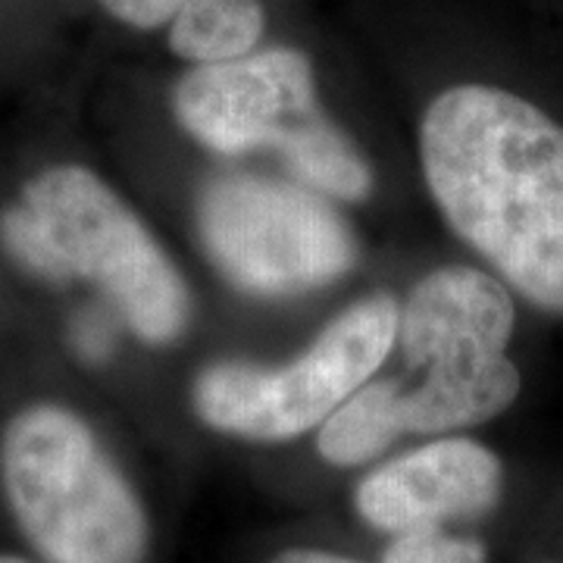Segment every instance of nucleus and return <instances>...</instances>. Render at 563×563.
<instances>
[{
	"mask_svg": "<svg viewBox=\"0 0 563 563\" xmlns=\"http://www.w3.org/2000/svg\"><path fill=\"white\" fill-rule=\"evenodd\" d=\"M420 157L442 217L532 303L563 313V125L492 85L429 103Z\"/></svg>",
	"mask_w": 563,
	"mask_h": 563,
	"instance_id": "obj_1",
	"label": "nucleus"
},
{
	"mask_svg": "<svg viewBox=\"0 0 563 563\" xmlns=\"http://www.w3.org/2000/svg\"><path fill=\"white\" fill-rule=\"evenodd\" d=\"M0 247L25 276L98 288L144 344H173L191 322V295L151 229L107 181L57 163L0 210Z\"/></svg>",
	"mask_w": 563,
	"mask_h": 563,
	"instance_id": "obj_2",
	"label": "nucleus"
},
{
	"mask_svg": "<svg viewBox=\"0 0 563 563\" xmlns=\"http://www.w3.org/2000/svg\"><path fill=\"white\" fill-rule=\"evenodd\" d=\"M10 514L47 563H141L147 520L95 429L63 404H32L0 435Z\"/></svg>",
	"mask_w": 563,
	"mask_h": 563,
	"instance_id": "obj_3",
	"label": "nucleus"
},
{
	"mask_svg": "<svg viewBox=\"0 0 563 563\" xmlns=\"http://www.w3.org/2000/svg\"><path fill=\"white\" fill-rule=\"evenodd\" d=\"M191 139L222 157L273 147L295 179L335 201H363L373 173L317 103L313 63L298 47L191 66L173 91Z\"/></svg>",
	"mask_w": 563,
	"mask_h": 563,
	"instance_id": "obj_4",
	"label": "nucleus"
},
{
	"mask_svg": "<svg viewBox=\"0 0 563 563\" xmlns=\"http://www.w3.org/2000/svg\"><path fill=\"white\" fill-rule=\"evenodd\" d=\"M398 313L401 307L391 295H369L339 313L301 357L285 366L210 363L191 388L195 410L207 426L239 439H298L373 379L398 342Z\"/></svg>",
	"mask_w": 563,
	"mask_h": 563,
	"instance_id": "obj_5",
	"label": "nucleus"
},
{
	"mask_svg": "<svg viewBox=\"0 0 563 563\" xmlns=\"http://www.w3.org/2000/svg\"><path fill=\"white\" fill-rule=\"evenodd\" d=\"M198 229L222 276L261 298L317 291L357 263L351 225L301 181L220 176L201 191Z\"/></svg>",
	"mask_w": 563,
	"mask_h": 563,
	"instance_id": "obj_6",
	"label": "nucleus"
},
{
	"mask_svg": "<svg viewBox=\"0 0 563 563\" xmlns=\"http://www.w3.org/2000/svg\"><path fill=\"white\" fill-rule=\"evenodd\" d=\"M514 298L495 276L473 266H444L413 285L398 313V342L407 369L492 401L520 395V369L507 361Z\"/></svg>",
	"mask_w": 563,
	"mask_h": 563,
	"instance_id": "obj_7",
	"label": "nucleus"
},
{
	"mask_svg": "<svg viewBox=\"0 0 563 563\" xmlns=\"http://www.w3.org/2000/svg\"><path fill=\"white\" fill-rule=\"evenodd\" d=\"M501 461L485 444L439 439L373 470L354 504L373 529L398 536L485 517L501 501Z\"/></svg>",
	"mask_w": 563,
	"mask_h": 563,
	"instance_id": "obj_8",
	"label": "nucleus"
},
{
	"mask_svg": "<svg viewBox=\"0 0 563 563\" xmlns=\"http://www.w3.org/2000/svg\"><path fill=\"white\" fill-rule=\"evenodd\" d=\"M266 29L263 0H188L166 41L188 63H220L257 51Z\"/></svg>",
	"mask_w": 563,
	"mask_h": 563,
	"instance_id": "obj_9",
	"label": "nucleus"
},
{
	"mask_svg": "<svg viewBox=\"0 0 563 563\" xmlns=\"http://www.w3.org/2000/svg\"><path fill=\"white\" fill-rule=\"evenodd\" d=\"M391 383H363L347 401L320 426L317 448L332 466H361L379 457L395 442V426L388 417Z\"/></svg>",
	"mask_w": 563,
	"mask_h": 563,
	"instance_id": "obj_10",
	"label": "nucleus"
},
{
	"mask_svg": "<svg viewBox=\"0 0 563 563\" xmlns=\"http://www.w3.org/2000/svg\"><path fill=\"white\" fill-rule=\"evenodd\" d=\"M383 563H485V548L476 539L451 536L442 526L398 532L385 548Z\"/></svg>",
	"mask_w": 563,
	"mask_h": 563,
	"instance_id": "obj_11",
	"label": "nucleus"
},
{
	"mask_svg": "<svg viewBox=\"0 0 563 563\" xmlns=\"http://www.w3.org/2000/svg\"><path fill=\"white\" fill-rule=\"evenodd\" d=\"M98 3L129 29L157 32V29H169V22L176 20V13L188 0H98Z\"/></svg>",
	"mask_w": 563,
	"mask_h": 563,
	"instance_id": "obj_12",
	"label": "nucleus"
},
{
	"mask_svg": "<svg viewBox=\"0 0 563 563\" xmlns=\"http://www.w3.org/2000/svg\"><path fill=\"white\" fill-rule=\"evenodd\" d=\"M69 342L81 361L101 363L113 351V325L107 322L103 313H79L69 329Z\"/></svg>",
	"mask_w": 563,
	"mask_h": 563,
	"instance_id": "obj_13",
	"label": "nucleus"
},
{
	"mask_svg": "<svg viewBox=\"0 0 563 563\" xmlns=\"http://www.w3.org/2000/svg\"><path fill=\"white\" fill-rule=\"evenodd\" d=\"M269 563H361L342 558V554H329V551H285L276 561Z\"/></svg>",
	"mask_w": 563,
	"mask_h": 563,
	"instance_id": "obj_14",
	"label": "nucleus"
},
{
	"mask_svg": "<svg viewBox=\"0 0 563 563\" xmlns=\"http://www.w3.org/2000/svg\"><path fill=\"white\" fill-rule=\"evenodd\" d=\"M0 563H29V561H22V558H13V554H0Z\"/></svg>",
	"mask_w": 563,
	"mask_h": 563,
	"instance_id": "obj_15",
	"label": "nucleus"
}]
</instances>
